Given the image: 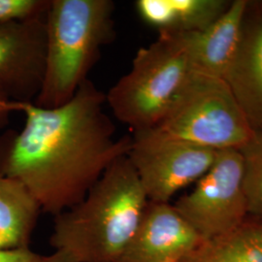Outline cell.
I'll return each instance as SVG.
<instances>
[{"label":"cell","instance_id":"cell-13","mask_svg":"<svg viewBox=\"0 0 262 262\" xmlns=\"http://www.w3.org/2000/svg\"><path fill=\"white\" fill-rule=\"evenodd\" d=\"M40 213L28 190L0 172V252L28 248Z\"/></svg>","mask_w":262,"mask_h":262},{"label":"cell","instance_id":"cell-3","mask_svg":"<svg viewBox=\"0 0 262 262\" xmlns=\"http://www.w3.org/2000/svg\"><path fill=\"white\" fill-rule=\"evenodd\" d=\"M112 0H52L46 16V62L34 104L46 109L70 101L106 45L116 36Z\"/></svg>","mask_w":262,"mask_h":262},{"label":"cell","instance_id":"cell-11","mask_svg":"<svg viewBox=\"0 0 262 262\" xmlns=\"http://www.w3.org/2000/svg\"><path fill=\"white\" fill-rule=\"evenodd\" d=\"M248 0H233L224 15L200 32L185 34L195 71L224 79L241 37Z\"/></svg>","mask_w":262,"mask_h":262},{"label":"cell","instance_id":"cell-4","mask_svg":"<svg viewBox=\"0 0 262 262\" xmlns=\"http://www.w3.org/2000/svg\"><path fill=\"white\" fill-rule=\"evenodd\" d=\"M196 73L185 34L141 48L130 70L106 94V105L132 132L156 127Z\"/></svg>","mask_w":262,"mask_h":262},{"label":"cell","instance_id":"cell-8","mask_svg":"<svg viewBox=\"0 0 262 262\" xmlns=\"http://www.w3.org/2000/svg\"><path fill=\"white\" fill-rule=\"evenodd\" d=\"M46 17L0 24V90L18 103H34L46 62Z\"/></svg>","mask_w":262,"mask_h":262},{"label":"cell","instance_id":"cell-15","mask_svg":"<svg viewBox=\"0 0 262 262\" xmlns=\"http://www.w3.org/2000/svg\"><path fill=\"white\" fill-rule=\"evenodd\" d=\"M243 159V187L247 220L262 224V131H253L240 150Z\"/></svg>","mask_w":262,"mask_h":262},{"label":"cell","instance_id":"cell-1","mask_svg":"<svg viewBox=\"0 0 262 262\" xmlns=\"http://www.w3.org/2000/svg\"><path fill=\"white\" fill-rule=\"evenodd\" d=\"M106 94L86 80L67 103L52 109L20 104L25 124L0 138V172L28 190L41 212L56 215L77 205L132 137H116L104 110Z\"/></svg>","mask_w":262,"mask_h":262},{"label":"cell","instance_id":"cell-2","mask_svg":"<svg viewBox=\"0 0 262 262\" xmlns=\"http://www.w3.org/2000/svg\"><path fill=\"white\" fill-rule=\"evenodd\" d=\"M148 201L127 155L122 156L81 202L55 216L50 243L75 262H118Z\"/></svg>","mask_w":262,"mask_h":262},{"label":"cell","instance_id":"cell-12","mask_svg":"<svg viewBox=\"0 0 262 262\" xmlns=\"http://www.w3.org/2000/svg\"><path fill=\"white\" fill-rule=\"evenodd\" d=\"M230 0H138L135 8L141 19L159 36L200 32L228 9Z\"/></svg>","mask_w":262,"mask_h":262},{"label":"cell","instance_id":"cell-14","mask_svg":"<svg viewBox=\"0 0 262 262\" xmlns=\"http://www.w3.org/2000/svg\"><path fill=\"white\" fill-rule=\"evenodd\" d=\"M180 262H262V224L246 220L231 234L201 244Z\"/></svg>","mask_w":262,"mask_h":262},{"label":"cell","instance_id":"cell-6","mask_svg":"<svg viewBox=\"0 0 262 262\" xmlns=\"http://www.w3.org/2000/svg\"><path fill=\"white\" fill-rule=\"evenodd\" d=\"M207 243L231 234L248 217L239 150H220L193 190L173 205Z\"/></svg>","mask_w":262,"mask_h":262},{"label":"cell","instance_id":"cell-7","mask_svg":"<svg viewBox=\"0 0 262 262\" xmlns=\"http://www.w3.org/2000/svg\"><path fill=\"white\" fill-rule=\"evenodd\" d=\"M131 137L127 157L148 200L156 203H169L179 190L203 177L219 154L155 129L135 131Z\"/></svg>","mask_w":262,"mask_h":262},{"label":"cell","instance_id":"cell-10","mask_svg":"<svg viewBox=\"0 0 262 262\" xmlns=\"http://www.w3.org/2000/svg\"><path fill=\"white\" fill-rule=\"evenodd\" d=\"M224 80L253 131H262V0H248L239 45Z\"/></svg>","mask_w":262,"mask_h":262},{"label":"cell","instance_id":"cell-18","mask_svg":"<svg viewBox=\"0 0 262 262\" xmlns=\"http://www.w3.org/2000/svg\"><path fill=\"white\" fill-rule=\"evenodd\" d=\"M20 104L11 100L9 97L0 90V126L8 120L10 114L19 111Z\"/></svg>","mask_w":262,"mask_h":262},{"label":"cell","instance_id":"cell-17","mask_svg":"<svg viewBox=\"0 0 262 262\" xmlns=\"http://www.w3.org/2000/svg\"><path fill=\"white\" fill-rule=\"evenodd\" d=\"M0 262H75L66 253L55 251L51 254H42L31 251L29 248L2 251Z\"/></svg>","mask_w":262,"mask_h":262},{"label":"cell","instance_id":"cell-5","mask_svg":"<svg viewBox=\"0 0 262 262\" xmlns=\"http://www.w3.org/2000/svg\"><path fill=\"white\" fill-rule=\"evenodd\" d=\"M151 129L217 151L240 150L253 134L225 80L198 72Z\"/></svg>","mask_w":262,"mask_h":262},{"label":"cell","instance_id":"cell-16","mask_svg":"<svg viewBox=\"0 0 262 262\" xmlns=\"http://www.w3.org/2000/svg\"><path fill=\"white\" fill-rule=\"evenodd\" d=\"M52 0H0V24L47 16Z\"/></svg>","mask_w":262,"mask_h":262},{"label":"cell","instance_id":"cell-9","mask_svg":"<svg viewBox=\"0 0 262 262\" xmlns=\"http://www.w3.org/2000/svg\"><path fill=\"white\" fill-rule=\"evenodd\" d=\"M202 244L173 205L148 201L118 262H180Z\"/></svg>","mask_w":262,"mask_h":262}]
</instances>
